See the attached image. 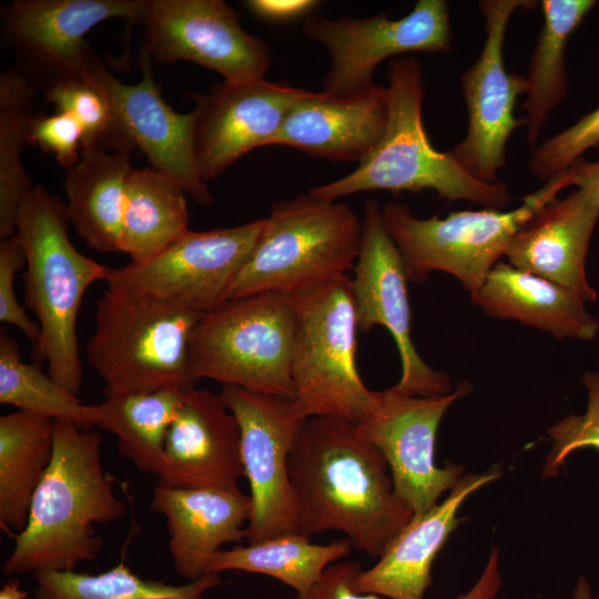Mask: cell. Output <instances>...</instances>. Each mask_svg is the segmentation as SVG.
<instances>
[{"instance_id":"3","label":"cell","mask_w":599,"mask_h":599,"mask_svg":"<svg viewBox=\"0 0 599 599\" xmlns=\"http://www.w3.org/2000/svg\"><path fill=\"white\" fill-rule=\"evenodd\" d=\"M70 225L65 203L38 184L21 201L16 234L26 255L24 302L40 327L30 362L45 364L57 383L78 395L83 380L78 314L87 290L104 282L109 267L74 247Z\"/></svg>"},{"instance_id":"24","label":"cell","mask_w":599,"mask_h":599,"mask_svg":"<svg viewBox=\"0 0 599 599\" xmlns=\"http://www.w3.org/2000/svg\"><path fill=\"white\" fill-rule=\"evenodd\" d=\"M598 220L599 207L576 189L540 209L512 237L505 256L514 267L557 283L586 303L595 302L586 258Z\"/></svg>"},{"instance_id":"9","label":"cell","mask_w":599,"mask_h":599,"mask_svg":"<svg viewBox=\"0 0 599 599\" xmlns=\"http://www.w3.org/2000/svg\"><path fill=\"white\" fill-rule=\"evenodd\" d=\"M295 312L288 295L266 292L227 301L202 316L190 339L194 378L294 399Z\"/></svg>"},{"instance_id":"23","label":"cell","mask_w":599,"mask_h":599,"mask_svg":"<svg viewBox=\"0 0 599 599\" xmlns=\"http://www.w3.org/2000/svg\"><path fill=\"white\" fill-rule=\"evenodd\" d=\"M150 508L166 519L174 569L192 581L209 573L212 559L224 545L245 539L252 502L241 489L156 485Z\"/></svg>"},{"instance_id":"7","label":"cell","mask_w":599,"mask_h":599,"mask_svg":"<svg viewBox=\"0 0 599 599\" xmlns=\"http://www.w3.org/2000/svg\"><path fill=\"white\" fill-rule=\"evenodd\" d=\"M295 312L294 404L303 418L334 417L358 425L379 407L355 363L357 322L352 278L341 275L288 295Z\"/></svg>"},{"instance_id":"26","label":"cell","mask_w":599,"mask_h":599,"mask_svg":"<svg viewBox=\"0 0 599 599\" xmlns=\"http://www.w3.org/2000/svg\"><path fill=\"white\" fill-rule=\"evenodd\" d=\"M131 153L82 150L67 171L64 190L70 224L91 250L120 252V237L131 172Z\"/></svg>"},{"instance_id":"22","label":"cell","mask_w":599,"mask_h":599,"mask_svg":"<svg viewBox=\"0 0 599 599\" xmlns=\"http://www.w3.org/2000/svg\"><path fill=\"white\" fill-rule=\"evenodd\" d=\"M387 119L386 87L348 97L311 91L290 109L271 145L359 163L380 141Z\"/></svg>"},{"instance_id":"12","label":"cell","mask_w":599,"mask_h":599,"mask_svg":"<svg viewBox=\"0 0 599 599\" xmlns=\"http://www.w3.org/2000/svg\"><path fill=\"white\" fill-rule=\"evenodd\" d=\"M263 226L260 219L232 227L190 230L149 261L109 267L104 282L115 291L206 314L226 302Z\"/></svg>"},{"instance_id":"36","label":"cell","mask_w":599,"mask_h":599,"mask_svg":"<svg viewBox=\"0 0 599 599\" xmlns=\"http://www.w3.org/2000/svg\"><path fill=\"white\" fill-rule=\"evenodd\" d=\"M580 382L588 395L587 409L566 416L548 429L552 445L541 469L545 479L556 476L573 451L585 447L599 451V372H585Z\"/></svg>"},{"instance_id":"35","label":"cell","mask_w":599,"mask_h":599,"mask_svg":"<svg viewBox=\"0 0 599 599\" xmlns=\"http://www.w3.org/2000/svg\"><path fill=\"white\" fill-rule=\"evenodd\" d=\"M43 93L57 111L73 114L83 129L82 150L132 153L135 148L123 130L103 88L91 77L71 78Z\"/></svg>"},{"instance_id":"41","label":"cell","mask_w":599,"mask_h":599,"mask_svg":"<svg viewBox=\"0 0 599 599\" xmlns=\"http://www.w3.org/2000/svg\"><path fill=\"white\" fill-rule=\"evenodd\" d=\"M319 3L316 0H247L244 6L261 20L281 23L311 17Z\"/></svg>"},{"instance_id":"32","label":"cell","mask_w":599,"mask_h":599,"mask_svg":"<svg viewBox=\"0 0 599 599\" xmlns=\"http://www.w3.org/2000/svg\"><path fill=\"white\" fill-rule=\"evenodd\" d=\"M33 599H205L222 585L219 573H206L184 585L143 579L124 560L97 575L69 571H39Z\"/></svg>"},{"instance_id":"18","label":"cell","mask_w":599,"mask_h":599,"mask_svg":"<svg viewBox=\"0 0 599 599\" xmlns=\"http://www.w3.org/2000/svg\"><path fill=\"white\" fill-rule=\"evenodd\" d=\"M311 91L264 78L221 81L194 101V142L200 173L210 181L250 151L271 145L290 109Z\"/></svg>"},{"instance_id":"13","label":"cell","mask_w":599,"mask_h":599,"mask_svg":"<svg viewBox=\"0 0 599 599\" xmlns=\"http://www.w3.org/2000/svg\"><path fill=\"white\" fill-rule=\"evenodd\" d=\"M241 432V458L251 490L246 544L300 532L288 458L305 420L294 400L232 385L220 393Z\"/></svg>"},{"instance_id":"21","label":"cell","mask_w":599,"mask_h":599,"mask_svg":"<svg viewBox=\"0 0 599 599\" xmlns=\"http://www.w3.org/2000/svg\"><path fill=\"white\" fill-rule=\"evenodd\" d=\"M500 476L497 465L484 473L464 475L440 504L412 519L373 567L362 568L355 575L353 591L389 599H424L432 585L434 560L460 522L457 512L461 505L473 493Z\"/></svg>"},{"instance_id":"34","label":"cell","mask_w":599,"mask_h":599,"mask_svg":"<svg viewBox=\"0 0 599 599\" xmlns=\"http://www.w3.org/2000/svg\"><path fill=\"white\" fill-rule=\"evenodd\" d=\"M0 403L93 429L77 395L43 373L41 366L23 362L18 342L4 327L0 329Z\"/></svg>"},{"instance_id":"31","label":"cell","mask_w":599,"mask_h":599,"mask_svg":"<svg viewBox=\"0 0 599 599\" xmlns=\"http://www.w3.org/2000/svg\"><path fill=\"white\" fill-rule=\"evenodd\" d=\"M352 547L347 538L319 545L301 532L287 534L220 550L209 573L238 570L265 575L292 588L295 598H304L331 565L348 556Z\"/></svg>"},{"instance_id":"14","label":"cell","mask_w":599,"mask_h":599,"mask_svg":"<svg viewBox=\"0 0 599 599\" xmlns=\"http://www.w3.org/2000/svg\"><path fill=\"white\" fill-rule=\"evenodd\" d=\"M536 1L481 0L485 40L476 61L461 74L468 125L464 139L449 153L471 175L497 182L506 164V149L511 134L525 120L515 116L519 95L527 92L526 75L508 72L504 45L509 21L519 9H530Z\"/></svg>"},{"instance_id":"27","label":"cell","mask_w":599,"mask_h":599,"mask_svg":"<svg viewBox=\"0 0 599 599\" xmlns=\"http://www.w3.org/2000/svg\"><path fill=\"white\" fill-rule=\"evenodd\" d=\"M54 420L16 410L0 417V525L19 534L53 455Z\"/></svg>"},{"instance_id":"44","label":"cell","mask_w":599,"mask_h":599,"mask_svg":"<svg viewBox=\"0 0 599 599\" xmlns=\"http://www.w3.org/2000/svg\"><path fill=\"white\" fill-rule=\"evenodd\" d=\"M572 599H593L589 581L586 577L580 576L576 582Z\"/></svg>"},{"instance_id":"11","label":"cell","mask_w":599,"mask_h":599,"mask_svg":"<svg viewBox=\"0 0 599 599\" xmlns=\"http://www.w3.org/2000/svg\"><path fill=\"white\" fill-rule=\"evenodd\" d=\"M148 0H16L1 7L17 70L37 91L87 77L99 58L87 34L114 18L141 23Z\"/></svg>"},{"instance_id":"4","label":"cell","mask_w":599,"mask_h":599,"mask_svg":"<svg viewBox=\"0 0 599 599\" xmlns=\"http://www.w3.org/2000/svg\"><path fill=\"white\" fill-rule=\"evenodd\" d=\"M387 81L388 119L378 144L351 173L314 186L308 194L334 202L368 191L432 190L448 201L502 210L510 202L507 184L477 179L449 151L439 152L429 142L422 116L424 84L418 60L392 59Z\"/></svg>"},{"instance_id":"19","label":"cell","mask_w":599,"mask_h":599,"mask_svg":"<svg viewBox=\"0 0 599 599\" xmlns=\"http://www.w3.org/2000/svg\"><path fill=\"white\" fill-rule=\"evenodd\" d=\"M142 78L130 84L115 78L98 58L91 77L106 92L114 112L135 149L152 169L176 181L197 204L207 207L213 195L196 160L195 111L180 113L163 99L154 79L152 60L141 54Z\"/></svg>"},{"instance_id":"2","label":"cell","mask_w":599,"mask_h":599,"mask_svg":"<svg viewBox=\"0 0 599 599\" xmlns=\"http://www.w3.org/2000/svg\"><path fill=\"white\" fill-rule=\"evenodd\" d=\"M101 445L100 432L54 422L52 459L33 494L26 527L2 565L3 575L69 571L97 559L103 541L95 525L121 519L128 508L103 468Z\"/></svg>"},{"instance_id":"5","label":"cell","mask_w":599,"mask_h":599,"mask_svg":"<svg viewBox=\"0 0 599 599\" xmlns=\"http://www.w3.org/2000/svg\"><path fill=\"white\" fill-rule=\"evenodd\" d=\"M204 314L106 287L85 354L104 396L195 387L190 339Z\"/></svg>"},{"instance_id":"15","label":"cell","mask_w":599,"mask_h":599,"mask_svg":"<svg viewBox=\"0 0 599 599\" xmlns=\"http://www.w3.org/2000/svg\"><path fill=\"white\" fill-rule=\"evenodd\" d=\"M471 386L459 383L449 394L404 396L390 388L380 392L377 412L355 425L357 433L386 459L397 496L419 518L433 509L464 476V467L435 463L439 424L448 408L468 395Z\"/></svg>"},{"instance_id":"8","label":"cell","mask_w":599,"mask_h":599,"mask_svg":"<svg viewBox=\"0 0 599 599\" xmlns=\"http://www.w3.org/2000/svg\"><path fill=\"white\" fill-rule=\"evenodd\" d=\"M569 187L567 171L559 173L511 210L455 211L445 217L419 219L402 203L382 207L388 235L396 244L408 281L422 283L432 272L456 277L470 297L478 293L512 237L542 209Z\"/></svg>"},{"instance_id":"20","label":"cell","mask_w":599,"mask_h":599,"mask_svg":"<svg viewBox=\"0 0 599 599\" xmlns=\"http://www.w3.org/2000/svg\"><path fill=\"white\" fill-rule=\"evenodd\" d=\"M243 476L240 426L221 395L206 387L184 390L166 434L156 485L238 490Z\"/></svg>"},{"instance_id":"6","label":"cell","mask_w":599,"mask_h":599,"mask_svg":"<svg viewBox=\"0 0 599 599\" xmlns=\"http://www.w3.org/2000/svg\"><path fill=\"white\" fill-rule=\"evenodd\" d=\"M362 219L343 202L308 194L271 205L261 235L226 302L260 293L292 295L354 270Z\"/></svg>"},{"instance_id":"39","label":"cell","mask_w":599,"mask_h":599,"mask_svg":"<svg viewBox=\"0 0 599 599\" xmlns=\"http://www.w3.org/2000/svg\"><path fill=\"white\" fill-rule=\"evenodd\" d=\"M83 129L77 118L63 111L35 114L30 123L29 143L53 154L67 171L80 160Z\"/></svg>"},{"instance_id":"16","label":"cell","mask_w":599,"mask_h":599,"mask_svg":"<svg viewBox=\"0 0 599 599\" xmlns=\"http://www.w3.org/2000/svg\"><path fill=\"white\" fill-rule=\"evenodd\" d=\"M141 24V54L158 62H193L225 81L264 78L272 67L268 44L246 32L222 0H148Z\"/></svg>"},{"instance_id":"17","label":"cell","mask_w":599,"mask_h":599,"mask_svg":"<svg viewBox=\"0 0 599 599\" xmlns=\"http://www.w3.org/2000/svg\"><path fill=\"white\" fill-rule=\"evenodd\" d=\"M353 271L357 329L366 334L377 325L384 326L394 337L400 356V378L389 388L399 395L419 397L453 392L449 376L429 367L413 344L404 262L385 229L382 207L374 199L364 206L359 253Z\"/></svg>"},{"instance_id":"37","label":"cell","mask_w":599,"mask_h":599,"mask_svg":"<svg viewBox=\"0 0 599 599\" xmlns=\"http://www.w3.org/2000/svg\"><path fill=\"white\" fill-rule=\"evenodd\" d=\"M599 144V105L570 126L536 146L528 162L530 172L542 181L567 171Z\"/></svg>"},{"instance_id":"25","label":"cell","mask_w":599,"mask_h":599,"mask_svg":"<svg viewBox=\"0 0 599 599\" xmlns=\"http://www.w3.org/2000/svg\"><path fill=\"white\" fill-rule=\"evenodd\" d=\"M470 300L490 317L515 319L557 339L592 341L599 334L580 295L508 262L499 261Z\"/></svg>"},{"instance_id":"40","label":"cell","mask_w":599,"mask_h":599,"mask_svg":"<svg viewBox=\"0 0 599 599\" xmlns=\"http://www.w3.org/2000/svg\"><path fill=\"white\" fill-rule=\"evenodd\" d=\"M23 266H26V255L18 235L1 240L0 322L19 328L34 344L40 335L39 324L28 316L14 292L16 275Z\"/></svg>"},{"instance_id":"29","label":"cell","mask_w":599,"mask_h":599,"mask_svg":"<svg viewBox=\"0 0 599 599\" xmlns=\"http://www.w3.org/2000/svg\"><path fill=\"white\" fill-rule=\"evenodd\" d=\"M596 0H542L544 22L528 68L524 109L527 141L536 149L550 113L568 92L566 55L568 42Z\"/></svg>"},{"instance_id":"42","label":"cell","mask_w":599,"mask_h":599,"mask_svg":"<svg viewBox=\"0 0 599 599\" xmlns=\"http://www.w3.org/2000/svg\"><path fill=\"white\" fill-rule=\"evenodd\" d=\"M567 174L569 185L581 190L599 207V160L589 161L581 156L571 164Z\"/></svg>"},{"instance_id":"30","label":"cell","mask_w":599,"mask_h":599,"mask_svg":"<svg viewBox=\"0 0 599 599\" xmlns=\"http://www.w3.org/2000/svg\"><path fill=\"white\" fill-rule=\"evenodd\" d=\"M189 231L185 192L180 184L152 167L133 169L126 186L120 252L131 262H145Z\"/></svg>"},{"instance_id":"28","label":"cell","mask_w":599,"mask_h":599,"mask_svg":"<svg viewBox=\"0 0 599 599\" xmlns=\"http://www.w3.org/2000/svg\"><path fill=\"white\" fill-rule=\"evenodd\" d=\"M184 390L119 394L98 404L84 405L91 428L115 436L119 454L136 469L156 475L165 438Z\"/></svg>"},{"instance_id":"38","label":"cell","mask_w":599,"mask_h":599,"mask_svg":"<svg viewBox=\"0 0 599 599\" xmlns=\"http://www.w3.org/2000/svg\"><path fill=\"white\" fill-rule=\"evenodd\" d=\"M362 568L359 562L353 560L333 564L306 597L295 599H380L377 595L353 591L352 581ZM501 583L499 549L493 548L477 581L455 599H496Z\"/></svg>"},{"instance_id":"33","label":"cell","mask_w":599,"mask_h":599,"mask_svg":"<svg viewBox=\"0 0 599 599\" xmlns=\"http://www.w3.org/2000/svg\"><path fill=\"white\" fill-rule=\"evenodd\" d=\"M37 90L13 68L0 75V237L16 234L19 206L33 187L21 155L29 143Z\"/></svg>"},{"instance_id":"10","label":"cell","mask_w":599,"mask_h":599,"mask_svg":"<svg viewBox=\"0 0 599 599\" xmlns=\"http://www.w3.org/2000/svg\"><path fill=\"white\" fill-rule=\"evenodd\" d=\"M303 34L329 54L323 91L348 97L372 89L376 68L389 58L409 52L446 53L453 49L454 31L446 0H417L399 19L386 13L369 18L318 14L304 20Z\"/></svg>"},{"instance_id":"43","label":"cell","mask_w":599,"mask_h":599,"mask_svg":"<svg viewBox=\"0 0 599 599\" xmlns=\"http://www.w3.org/2000/svg\"><path fill=\"white\" fill-rule=\"evenodd\" d=\"M27 592L22 591L18 579L6 582L0 590V599H26Z\"/></svg>"},{"instance_id":"1","label":"cell","mask_w":599,"mask_h":599,"mask_svg":"<svg viewBox=\"0 0 599 599\" xmlns=\"http://www.w3.org/2000/svg\"><path fill=\"white\" fill-rule=\"evenodd\" d=\"M300 532L336 530L351 545L379 558L414 515L394 489L388 464L355 424L306 418L288 458Z\"/></svg>"}]
</instances>
